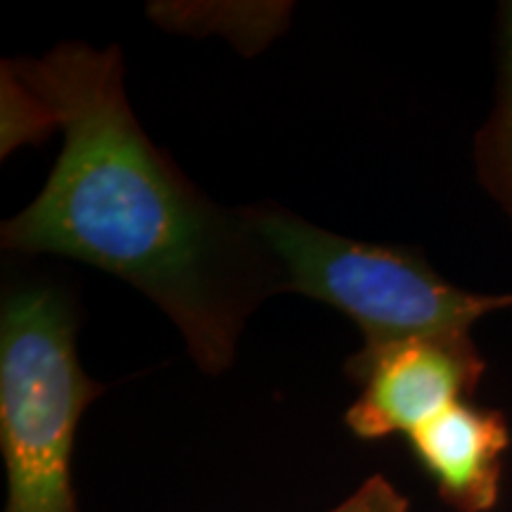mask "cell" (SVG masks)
<instances>
[{
	"label": "cell",
	"mask_w": 512,
	"mask_h": 512,
	"mask_svg": "<svg viewBox=\"0 0 512 512\" xmlns=\"http://www.w3.org/2000/svg\"><path fill=\"white\" fill-rule=\"evenodd\" d=\"M64 147L38 197L5 221L3 247L83 261L133 285L174 320L204 373L230 368L259 302L245 216L200 195L133 117L117 48L81 43L5 64Z\"/></svg>",
	"instance_id": "obj_1"
},
{
	"label": "cell",
	"mask_w": 512,
	"mask_h": 512,
	"mask_svg": "<svg viewBox=\"0 0 512 512\" xmlns=\"http://www.w3.org/2000/svg\"><path fill=\"white\" fill-rule=\"evenodd\" d=\"M76 320L64 294L27 287L0 316V451L5 512H79L74 439L86 408L105 392L81 370Z\"/></svg>",
	"instance_id": "obj_2"
},
{
	"label": "cell",
	"mask_w": 512,
	"mask_h": 512,
	"mask_svg": "<svg viewBox=\"0 0 512 512\" xmlns=\"http://www.w3.org/2000/svg\"><path fill=\"white\" fill-rule=\"evenodd\" d=\"M254 238L280 271V290L349 316L366 347L427 335H470L479 318L508 309L505 294L446 283L408 249L328 233L278 207L242 209Z\"/></svg>",
	"instance_id": "obj_3"
},
{
	"label": "cell",
	"mask_w": 512,
	"mask_h": 512,
	"mask_svg": "<svg viewBox=\"0 0 512 512\" xmlns=\"http://www.w3.org/2000/svg\"><path fill=\"white\" fill-rule=\"evenodd\" d=\"M486 370L470 335H427L366 347L347 361V375L361 384L344 422L363 441L411 434L465 401Z\"/></svg>",
	"instance_id": "obj_4"
},
{
	"label": "cell",
	"mask_w": 512,
	"mask_h": 512,
	"mask_svg": "<svg viewBox=\"0 0 512 512\" xmlns=\"http://www.w3.org/2000/svg\"><path fill=\"white\" fill-rule=\"evenodd\" d=\"M415 458L437 482L441 498L460 512H486L498 501L510 432L501 413L458 401L418 427Z\"/></svg>",
	"instance_id": "obj_5"
},
{
	"label": "cell",
	"mask_w": 512,
	"mask_h": 512,
	"mask_svg": "<svg viewBox=\"0 0 512 512\" xmlns=\"http://www.w3.org/2000/svg\"><path fill=\"white\" fill-rule=\"evenodd\" d=\"M479 178L512 221V3L503 12V81L498 105L477 138Z\"/></svg>",
	"instance_id": "obj_6"
},
{
	"label": "cell",
	"mask_w": 512,
	"mask_h": 512,
	"mask_svg": "<svg viewBox=\"0 0 512 512\" xmlns=\"http://www.w3.org/2000/svg\"><path fill=\"white\" fill-rule=\"evenodd\" d=\"M328 512H408V501L389 479L375 475Z\"/></svg>",
	"instance_id": "obj_7"
}]
</instances>
